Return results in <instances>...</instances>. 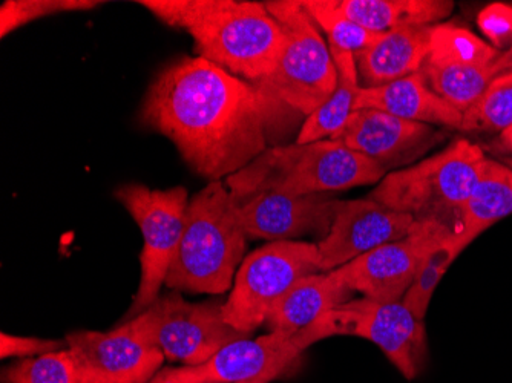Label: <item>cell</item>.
I'll return each instance as SVG.
<instances>
[{
  "label": "cell",
  "mask_w": 512,
  "mask_h": 383,
  "mask_svg": "<svg viewBox=\"0 0 512 383\" xmlns=\"http://www.w3.org/2000/svg\"><path fill=\"white\" fill-rule=\"evenodd\" d=\"M509 54H512V48H511V50H509Z\"/></svg>",
  "instance_id": "35"
},
{
  "label": "cell",
  "mask_w": 512,
  "mask_h": 383,
  "mask_svg": "<svg viewBox=\"0 0 512 383\" xmlns=\"http://www.w3.org/2000/svg\"><path fill=\"white\" fill-rule=\"evenodd\" d=\"M224 302H188L178 293L161 296L126 322L129 330L171 361L186 367L204 364L230 342L246 338L223 316Z\"/></svg>",
  "instance_id": "8"
},
{
  "label": "cell",
  "mask_w": 512,
  "mask_h": 383,
  "mask_svg": "<svg viewBox=\"0 0 512 383\" xmlns=\"http://www.w3.org/2000/svg\"><path fill=\"white\" fill-rule=\"evenodd\" d=\"M149 383H160L157 380L152 379ZM203 383H221V382H203ZM244 383H269L267 380H253V382H244Z\"/></svg>",
  "instance_id": "33"
},
{
  "label": "cell",
  "mask_w": 512,
  "mask_h": 383,
  "mask_svg": "<svg viewBox=\"0 0 512 383\" xmlns=\"http://www.w3.org/2000/svg\"><path fill=\"white\" fill-rule=\"evenodd\" d=\"M302 7L324 33L329 45L352 53L353 56L367 51L384 34L371 33L359 23L353 22L339 10L336 0H301Z\"/></svg>",
  "instance_id": "25"
},
{
  "label": "cell",
  "mask_w": 512,
  "mask_h": 383,
  "mask_svg": "<svg viewBox=\"0 0 512 383\" xmlns=\"http://www.w3.org/2000/svg\"><path fill=\"white\" fill-rule=\"evenodd\" d=\"M463 252L456 233L442 239L422 259L421 266L417 269L408 292L405 293L402 302L405 307L416 316L419 321H424L430 307L431 298L439 282L450 269L454 259Z\"/></svg>",
  "instance_id": "24"
},
{
  "label": "cell",
  "mask_w": 512,
  "mask_h": 383,
  "mask_svg": "<svg viewBox=\"0 0 512 383\" xmlns=\"http://www.w3.org/2000/svg\"><path fill=\"white\" fill-rule=\"evenodd\" d=\"M329 48L338 69V83L329 99L307 117L296 138L298 145L332 138L356 111V100L362 86L359 85L355 56L336 46L329 45Z\"/></svg>",
  "instance_id": "23"
},
{
  "label": "cell",
  "mask_w": 512,
  "mask_h": 383,
  "mask_svg": "<svg viewBox=\"0 0 512 383\" xmlns=\"http://www.w3.org/2000/svg\"><path fill=\"white\" fill-rule=\"evenodd\" d=\"M312 327L319 341L336 334H352L373 342L408 380L416 379L427 364L424 321H419L402 301L353 299L325 313Z\"/></svg>",
  "instance_id": "10"
},
{
  "label": "cell",
  "mask_w": 512,
  "mask_h": 383,
  "mask_svg": "<svg viewBox=\"0 0 512 383\" xmlns=\"http://www.w3.org/2000/svg\"><path fill=\"white\" fill-rule=\"evenodd\" d=\"M509 69L512 54L496 50L467 28L439 23L421 71L430 88L463 114Z\"/></svg>",
  "instance_id": "11"
},
{
  "label": "cell",
  "mask_w": 512,
  "mask_h": 383,
  "mask_svg": "<svg viewBox=\"0 0 512 383\" xmlns=\"http://www.w3.org/2000/svg\"><path fill=\"white\" fill-rule=\"evenodd\" d=\"M238 172L298 197L381 183L387 175L381 164L333 138L267 149Z\"/></svg>",
  "instance_id": "5"
},
{
  "label": "cell",
  "mask_w": 512,
  "mask_h": 383,
  "mask_svg": "<svg viewBox=\"0 0 512 383\" xmlns=\"http://www.w3.org/2000/svg\"><path fill=\"white\" fill-rule=\"evenodd\" d=\"M414 221L370 197L339 201L330 232L318 243L321 272H332L384 244L404 239Z\"/></svg>",
  "instance_id": "16"
},
{
  "label": "cell",
  "mask_w": 512,
  "mask_h": 383,
  "mask_svg": "<svg viewBox=\"0 0 512 383\" xmlns=\"http://www.w3.org/2000/svg\"><path fill=\"white\" fill-rule=\"evenodd\" d=\"M511 213L512 169L508 164L486 158L479 181L460 213L457 238L462 249Z\"/></svg>",
  "instance_id": "21"
},
{
  "label": "cell",
  "mask_w": 512,
  "mask_h": 383,
  "mask_svg": "<svg viewBox=\"0 0 512 383\" xmlns=\"http://www.w3.org/2000/svg\"><path fill=\"white\" fill-rule=\"evenodd\" d=\"M352 293L336 270L306 276L296 281L292 289L273 305L266 324L270 331L298 333L333 308L350 301L348 298Z\"/></svg>",
  "instance_id": "20"
},
{
  "label": "cell",
  "mask_w": 512,
  "mask_h": 383,
  "mask_svg": "<svg viewBox=\"0 0 512 383\" xmlns=\"http://www.w3.org/2000/svg\"><path fill=\"white\" fill-rule=\"evenodd\" d=\"M321 273L318 244L275 241L244 258L223 305L224 321L244 334L266 324L273 305L296 281Z\"/></svg>",
  "instance_id": "7"
},
{
  "label": "cell",
  "mask_w": 512,
  "mask_h": 383,
  "mask_svg": "<svg viewBox=\"0 0 512 383\" xmlns=\"http://www.w3.org/2000/svg\"><path fill=\"white\" fill-rule=\"evenodd\" d=\"M333 140L388 167L408 163L433 148L440 138L434 126L411 122L379 109L353 112Z\"/></svg>",
  "instance_id": "17"
},
{
  "label": "cell",
  "mask_w": 512,
  "mask_h": 383,
  "mask_svg": "<svg viewBox=\"0 0 512 383\" xmlns=\"http://www.w3.org/2000/svg\"><path fill=\"white\" fill-rule=\"evenodd\" d=\"M312 325L298 333L270 331L261 338L238 339L195 367L169 368L154 380L160 383H244L272 382L298 359L302 351L318 342Z\"/></svg>",
  "instance_id": "13"
},
{
  "label": "cell",
  "mask_w": 512,
  "mask_h": 383,
  "mask_svg": "<svg viewBox=\"0 0 512 383\" xmlns=\"http://www.w3.org/2000/svg\"><path fill=\"white\" fill-rule=\"evenodd\" d=\"M505 164H508V166L512 169V158H508V160L505 161Z\"/></svg>",
  "instance_id": "34"
},
{
  "label": "cell",
  "mask_w": 512,
  "mask_h": 383,
  "mask_svg": "<svg viewBox=\"0 0 512 383\" xmlns=\"http://www.w3.org/2000/svg\"><path fill=\"white\" fill-rule=\"evenodd\" d=\"M4 383H82L76 357L69 348L22 359L5 370Z\"/></svg>",
  "instance_id": "27"
},
{
  "label": "cell",
  "mask_w": 512,
  "mask_h": 383,
  "mask_svg": "<svg viewBox=\"0 0 512 383\" xmlns=\"http://www.w3.org/2000/svg\"><path fill=\"white\" fill-rule=\"evenodd\" d=\"M115 198L126 207L143 235L140 255L142 278L129 308V316H138L160 298L172 262L177 255L186 224L188 190L149 189L142 184H126L115 190Z\"/></svg>",
  "instance_id": "9"
},
{
  "label": "cell",
  "mask_w": 512,
  "mask_h": 383,
  "mask_svg": "<svg viewBox=\"0 0 512 383\" xmlns=\"http://www.w3.org/2000/svg\"><path fill=\"white\" fill-rule=\"evenodd\" d=\"M247 239L226 184L211 181L189 201L166 285L178 292L221 295L234 284Z\"/></svg>",
  "instance_id": "3"
},
{
  "label": "cell",
  "mask_w": 512,
  "mask_h": 383,
  "mask_svg": "<svg viewBox=\"0 0 512 383\" xmlns=\"http://www.w3.org/2000/svg\"><path fill=\"white\" fill-rule=\"evenodd\" d=\"M477 23L496 50L509 53L512 48V5L486 7L477 17Z\"/></svg>",
  "instance_id": "29"
},
{
  "label": "cell",
  "mask_w": 512,
  "mask_h": 383,
  "mask_svg": "<svg viewBox=\"0 0 512 383\" xmlns=\"http://www.w3.org/2000/svg\"><path fill=\"white\" fill-rule=\"evenodd\" d=\"M339 10L371 33L439 25L454 10L448 0H336Z\"/></svg>",
  "instance_id": "22"
},
{
  "label": "cell",
  "mask_w": 512,
  "mask_h": 383,
  "mask_svg": "<svg viewBox=\"0 0 512 383\" xmlns=\"http://www.w3.org/2000/svg\"><path fill=\"white\" fill-rule=\"evenodd\" d=\"M275 100L203 57H183L149 86L142 120L177 146L201 177L220 181L267 151V118Z\"/></svg>",
  "instance_id": "1"
},
{
  "label": "cell",
  "mask_w": 512,
  "mask_h": 383,
  "mask_svg": "<svg viewBox=\"0 0 512 383\" xmlns=\"http://www.w3.org/2000/svg\"><path fill=\"white\" fill-rule=\"evenodd\" d=\"M226 186L237 203L246 235L270 243L293 241L304 235L325 238L339 204V200L325 194L290 195L241 172L227 177Z\"/></svg>",
  "instance_id": "12"
},
{
  "label": "cell",
  "mask_w": 512,
  "mask_h": 383,
  "mask_svg": "<svg viewBox=\"0 0 512 383\" xmlns=\"http://www.w3.org/2000/svg\"><path fill=\"white\" fill-rule=\"evenodd\" d=\"M367 108L411 122L451 129H460L463 120L459 109L430 88L422 71L378 88H362L356 100V111Z\"/></svg>",
  "instance_id": "18"
},
{
  "label": "cell",
  "mask_w": 512,
  "mask_h": 383,
  "mask_svg": "<svg viewBox=\"0 0 512 383\" xmlns=\"http://www.w3.org/2000/svg\"><path fill=\"white\" fill-rule=\"evenodd\" d=\"M65 342L51 341V339L27 338V336H14V334H0V357L10 359H30V357L43 356L54 351L65 350Z\"/></svg>",
  "instance_id": "30"
},
{
  "label": "cell",
  "mask_w": 512,
  "mask_h": 383,
  "mask_svg": "<svg viewBox=\"0 0 512 383\" xmlns=\"http://www.w3.org/2000/svg\"><path fill=\"white\" fill-rule=\"evenodd\" d=\"M169 27L186 30L200 57L250 82L276 68L286 34L266 5L246 0H145L138 2Z\"/></svg>",
  "instance_id": "2"
},
{
  "label": "cell",
  "mask_w": 512,
  "mask_h": 383,
  "mask_svg": "<svg viewBox=\"0 0 512 383\" xmlns=\"http://www.w3.org/2000/svg\"><path fill=\"white\" fill-rule=\"evenodd\" d=\"M456 229L442 221H414L410 235L384 244L336 269L353 293L379 302L402 301L424 256Z\"/></svg>",
  "instance_id": "14"
},
{
  "label": "cell",
  "mask_w": 512,
  "mask_h": 383,
  "mask_svg": "<svg viewBox=\"0 0 512 383\" xmlns=\"http://www.w3.org/2000/svg\"><path fill=\"white\" fill-rule=\"evenodd\" d=\"M264 5L283 28L286 43L276 68L260 88L273 100L309 117L335 91V60L301 0H276Z\"/></svg>",
  "instance_id": "6"
},
{
  "label": "cell",
  "mask_w": 512,
  "mask_h": 383,
  "mask_svg": "<svg viewBox=\"0 0 512 383\" xmlns=\"http://www.w3.org/2000/svg\"><path fill=\"white\" fill-rule=\"evenodd\" d=\"M480 146L457 140L413 166L390 172L370 198L416 221L436 220L459 230L460 213L486 161Z\"/></svg>",
  "instance_id": "4"
},
{
  "label": "cell",
  "mask_w": 512,
  "mask_h": 383,
  "mask_svg": "<svg viewBox=\"0 0 512 383\" xmlns=\"http://www.w3.org/2000/svg\"><path fill=\"white\" fill-rule=\"evenodd\" d=\"M500 141H502V145L505 146L508 151L512 152V126H509L506 131L500 134Z\"/></svg>",
  "instance_id": "31"
},
{
  "label": "cell",
  "mask_w": 512,
  "mask_h": 383,
  "mask_svg": "<svg viewBox=\"0 0 512 383\" xmlns=\"http://www.w3.org/2000/svg\"><path fill=\"white\" fill-rule=\"evenodd\" d=\"M102 4L94 0H8L0 7V34L7 37L17 28L42 17L94 10Z\"/></svg>",
  "instance_id": "28"
},
{
  "label": "cell",
  "mask_w": 512,
  "mask_h": 383,
  "mask_svg": "<svg viewBox=\"0 0 512 383\" xmlns=\"http://www.w3.org/2000/svg\"><path fill=\"white\" fill-rule=\"evenodd\" d=\"M499 77L500 79L505 80V82L512 83V69H509V71H506V73H503L502 76Z\"/></svg>",
  "instance_id": "32"
},
{
  "label": "cell",
  "mask_w": 512,
  "mask_h": 383,
  "mask_svg": "<svg viewBox=\"0 0 512 383\" xmlns=\"http://www.w3.org/2000/svg\"><path fill=\"white\" fill-rule=\"evenodd\" d=\"M433 28L425 25L390 31L356 56L364 88H378L419 73L430 54Z\"/></svg>",
  "instance_id": "19"
},
{
  "label": "cell",
  "mask_w": 512,
  "mask_h": 383,
  "mask_svg": "<svg viewBox=\"0 0 512 383\" xmlns=\"http://www.w3.org/2000/svg\"><path fill=\"white\" fill-rule=\"evenodd\" d=\"M512 126V83L497 77L463 112V132H500Z\"/></svg>",
  "instance_id": "26"
},
{
  "label": "cell",
  "mask_w": 512,
  "mask_h": 383,
  "mask_svg": "<svg viewBox=\"0 0 512 383\" xmlns=\"http://www.w3.org/2000/svg\"><path fill=\"white\" fill-rule=\"evenodd\" d=\"M66 345L76 357L82 383H149L166 359L126 324L109 333L74 331Z\"/></svg>",
  "instance_id": "15"
}]
</instances>
